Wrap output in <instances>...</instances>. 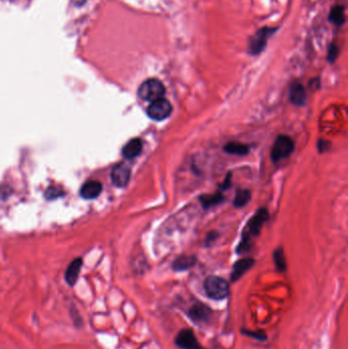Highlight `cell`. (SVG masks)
Here are the masks:
<instances>
[{
	"mask_svg": "<svg viewBox=\"0 0 348 349\" xmlns=\"http://www.w3.org/2000/svg\"><path fill=\"white\" fill-rule=\"evenodd\" d=\"M274 263L276 269L279 272H285L287 269V263L284 254V250L282 248H278L274 252Z\"/></svg>",
	"mask_w": 348,
	"mask_h": 349,
	"instance_id": "d6986e66",
	"label": "cell"
},
{
	"mask_svg": "<svg viewBox=\"0 0 348 349\" xmlns=\"http://www.w3.org/2000/svg\"><path fill=\"white\" fill-rule=\"evenodd\" d=\"M241 334L245 335L247 337H251V338L258 340V341L268 340V335L264 331H250V330H246V329H242Z\"/></svg>",
	"mask_w": 348,
	"mask_h": 349,
	"instance_id": "7402d4cb",
	"label": "cell"
},
{
	"mask_svg": "<svg viewBox=\"0 0 348 349\" xmlns=\"http://www.w3.org/2000/svg\"><path fill=\"white\" fill-rule=\"evenodd\" d=\"M329 20L331 23L337 26L343 25L345 22V14H344V7L342 6H336L331 10V13L329 15Z\"/></svg>",
	"mask_w": 348,
	"mask_h": 349,
	"instance_id": "e0dca14e",
	"label": "cell"
},
{
	"mask_svg": "<svg viewBox=\"0 0 348 349\" xmlns=\"http://www.w3.org/2000/svg\"><path fill=\"white\" fill-rule=\"evenodd\" d=\"M290 101L295 104V106L301 107L304 106L306 102V92L304 87L299 84L295 83L290 87V93H289Z\"/></svg>",
	"mask_w": 348,
	"mask_h": 349,
	"instance_id": "4fadbf2b",
	"label": "cell"
},
{
	"mask_svg": "<svg viewBox=\"0 0 348 349\" xmlns=\"http://www.w3.org/2000/svg\"><path fill=\"white\" fill-rule=\"evenodd\" d=\"M142 147H143V144H142V141L140 140V139H138V138L132 139V140H130L124 146L123 155L128 159L135 158L141 153Z\"/></svg>",
	"mask_w": 348,
	"mask_h": 349,
	"instance_id": "7c38bea8",
	"label": "cell"
},
{
	"mask_svg": "<svg viewBox=\"0 0 348 349\" xmlns=\"http://www.w3.org/2000/svg\"><path fill=\"white\" fill-rule=\"evenodd\" d=\"M73 2H74L75 6L81 7V6H83L86 3V0H73Z\"/></svg>",
	"mask_w": 348,
	"mask_h": 349,
	"instance_id": "cb8c5ba5",
	"label": "cell"
},
{
	"mask_svg": "<svg viewBox=\"0 0 348 349\" xmlns=\"http://www.w3.org/2000/svg\"><path fill=\"white\" fill-rule=\"evenodd\" d=\"M275 31L276 28L270 27H265L258 30L249 41V53H251L252 55L262 53L267 46L268 39L275 33Z\"/></svg>",
	"mask_w": 348,
	"mask_h": 349,
	"instance_id": "8992f818",
	"label": "cell"
},
{
	"mask_svg": "<svg viewBox=\"0 0 348 349\" xmlns=\"http://www.w3.org/2000/svg\"><path fill=\"white\" fill-rule=\"evenodd\" d=\"M69 317H71L72 323H73L74 327L77 330H81L83 328V325H84L83 318L81 316V313H80L78 307L76 305H74V304H72L71 306H69Z\"/></svg>",
	"mask_w": 348,
	"mask_h": 349,
	"instance_id": "44dd1931",
	"label": "cell"
},
{
	"mask_svg": "<svg viewBox=\"0 0 348 349\" xmlns=\"http://www.w3.org/2000/svg\"><path fill=\"white\" fill-rule=\"evenodd\" d=\"M254 264V260L252 258H243L235 263L233 266L232 274H231V281L236 282L239 279L244 275L247 271H249Z\"/></svg>",
	"mask_w": 348,
	"mask_h": 349,
	"instance_id": "8fae6325",
	"label": "cell"
},
{
	"mask_svg": "<svg viewBox=\"0 0 348 349\" xmlns=\"http://www.w3.org/2000/svg\"><path fill=\"white\" fill-rule=\"evenodd\" d=\"M187 316L197 325L208 324L213 319L214 310L205 303L196 301L187 310Z\"/></svg>",
	"mask_w": 348,
	"mask_h": 349,
	"instance_id": "5b68a950",
	"label": "cell"
},
{
	"mask_svg": "<svg viewBox=\"0 0 348 349\" xmlns=\"http://www.w3.org/2000/svg\"><path fill=\"white\" fill-rule=\"evenodd\" d=\"M294 149V143L292 139L288 136L281 135L276 139V141L272 147L271 158L274 162L280 161L288 157Z\"/></svg>",
	"mask_w": 348,
	"mask_h": 349,
	"instance_id": "277c9868",
	"label": "cell"
},
{
	"mask_svg": "<svg viewBox=\"0 0 348 349\" xmlns=\"http://www.w3.org/2000/svg\"><path fill=\"white\" fill-rule=\"evenodd\" d=\"M171 111L170 102L164 98H160L151 102L147 109V115L154 121H162L170 116Z\"/></svg>",
	"mask_w": 348,
	"mask_h": 349,
	"instance_id": "52a82bcc",
	"label": "cell"
},
{
	"mask_svg": "<svg viewBox=\"0 0 348 349\" xmlns=\"http://www.w3.org/2000/svg\"><path fill=\"white\" fill-rule=\"evenodd\" d=\"M175 344L181 349H204L197 340L193 330L189 328L179 331L175 337Z\"/></svg>",
	"mask_w": 348,
	"mask_h": 349,
	"instance_id": "ba28073f",
	"label": "cell"
},
{
	"mask_svg": "<svg viewBox=\"0 0 348 349\" xmlns=\"http://www.w3.org/2000/svg\"><path fill=\"white\" fill-rule=\"evenodd\" d=\"M250 198H251V193L249 190H247V189L238 190L236 195H235L234 205L236 207H243L249 202Z\"/></svg>",
	"mask_w": 348,
	"mask_h": 349,
	"instance_id": "ac0fdd59",
	"label": "cell"
},
{
	"mask_svg": "<svg viewBox=\"0 0 348 349\" xmlns=\"http://www.w3.org/2000/svg\"><path fill=\"white\" fill-rule=\"evenodd\" d=\"M269 219V212L266 208H260L259 211L252 217L249 221L247 230L244 232L241 239V243L238 246V253H245L250 248V238L258 235L260 229L263 228L266 221Z\"/></svg>",
	"mask_w": 348,
	"mask_h": 349,
	"instance_id": "6da1fadb",
	"label": "cell"
},
{
	"mask_svg": "<svg viewBox=\"0 0 348 349\" xmlns=\"http://www.w3.org/2000/svg\"><path fill=\"white\" fill-rule=\"evenodd\" d=\"M224 199V196L221 193H216L213 195H203L200 197V202L202 203L203 207L208 208L215 206L219 203H221Z\"/></svg>",
	"mask_w": 348,
	"mask_h": 349,
	"instance_id": "ffe728a7",
	"label": "cell"
},
{
	"mask_svg": "<svg viewBox=\"0 0 348 349\" xmlns=\"http://www.w3.org/2000/svg\"><path fill=\"white\" fill-rule=\"evenodd\" d=\"M229 179H230V176L228 177V180H227V182H229ZM225 183H226V182H225ZM228 185H229V183H228V184H225V185H224V187H226V188H227V187H228Z\"/></svg>",
	"mask_w": 348,
	"mask_h": 349,
	"instance_id": "d4e9b609",
	"label": "cell"
},
{
	"mask_svg": "<svg viewBox=\"0 0 348 349\" xmlns=\"http://www.w3.org/2000/svg\"><path fill=\"white\" fill-rule=\"evenodd\" d=\"M102 185L98 181H89L81 188V196L85 199H94L100 195Z\"/></svg>",
	"mask_w": 348,
	"mask_h": 349,
	"instance_id": "5bb4252c",
	"label": "cell"
},
{
	"mask_svg": "<svg viewBox=\"0 0 348 349\" xmlns=\"http://www.w3.org/2000/svg\"><path fill=\"white\" fill-rule=\"evenodd\" d=\"M165 88L163 84L157 79H149L143 82L138 89V95L142 100L155 101L163 98Z\"/></svg>",
	"mask_w": 348,
	"mask_h": 349,
	"instance_id": "3957f363",
	"label": "cell"
},
{
	"mask_svg": "<svg viewBox=\"0 0 348 349\" xmlns=\"http://www.w3.org/2000/svg\"><path fill=\"white\" fill-rule=\"evenodd\" d=\"M82 265H83L82 259L76 258L67 266L64 273V280L68 286L74 287L76 285L80 276Z\"/></svg>",
	"mask_w": 348,
	"mask_h": 349,
	"instance_id": "30bf717a",
	"label": "cell"
},
{
	"mask_svg": "<svg viewBox=\"0 0 348 349\" xmlns=\"http://www.w3.org/2000/svg\"><path fill=\"white\" fill-rule=\"evenodd\" d=\"M224 150L233 155H246L249 152V148L247 145H244L242 143H237V142H230L228 143L225 147Z\"/></svg>",
	"mask_w": 348,
	"mask_h": 349,
	"instance_id": "2e32d148",
	"label": "cell"
},
{
	"mask_svg": "<svg viewBox=\"0 0 348 349\" xmlns=\"http://www.w3.org/2000/svg\"><path fill=\"white\" fill-rule=\"evenodd\" d=\"M131 179V168L126 163L117 164L112 171V181L117 187H125Z\"/></svg>",
	"mask_w": 348,
	"mask_h": 349,
	"instance_id": "9c48e42d",
	"label": "cell"
},
{
	"mask_svg": "<svg viewBox=\"0 0 348 349\" xmlns=\"http://www.w3.org/2000/svg\"><path fill=\"white\" fill-rule=\"evenodd\" d=\"M203 289L207 295L213 300L226 299L230 294V286L225 279L218 276L207 277L203 284Z\"/></svg>",
	"mask_w": 348,
	"mask_h": 349,
	"instance_id": "7a4b0ae2",
	"label": "cell"
},
{
	"mask_svg": "<svg viewBox=\"0 0 348 349\" xmlns=\"http://www.w3.org/2000/svg\"><path fill=\"white\" fill-rule=\"evenodd\" d=\"M338 53H339V50H338V47L335 45V44H332L329 48V52H328V59L330 62H333L337 56H338Z\"/></svg>",
	"mask_w": 348,
	"mask_h": 349,
	"instance_id": "603a6c76",
	"label": "cell"
},
{
	"mask_svg": "<svg viewBox=\"0 0 348 349\" xmlns=\"http://www.w3.org/2000/svg\"><path fill=\"white\" fill-rule=\"evenodd\" d=\"M196 257L195 256H181L177 258L172 263V269L176 272H183L191 269L196 264Z\"/></svg>",
	"mask_w": 348,
	"mask_h": 349,
	"instance_id": "9a60e30c",
	"label": "cell"
}]
</instances>
